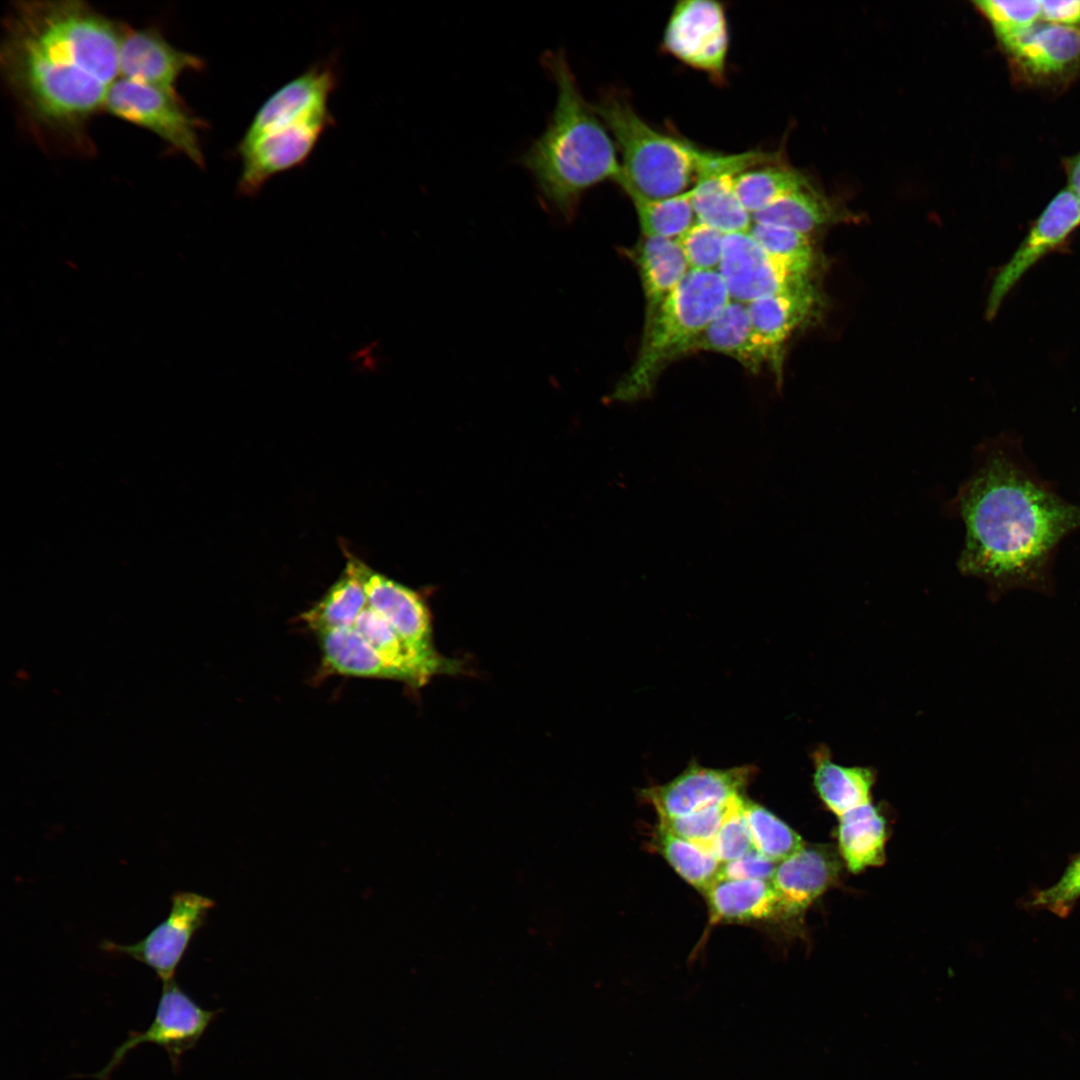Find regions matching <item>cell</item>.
<instances>
[{
    "mask_svg": "<svg viewBox=\"0 0 1080 1080\" xmlns=\"http://www.w3.org/2000/svg\"><path fill=\"white\" fill-rule=\"evenodd\" d=\"M127 26L80 0H24L3 23V81L44 145L90 152V120L118 79Z\"/></svg>",
    "mask_w": 1080,
    "mask_h": 1080,
    "instance_id": "obj_1",
    "label": "cell"
},
{
    "mask_svg": "<svg viewBox=\"0 0 1080 1080\" xmlns=\"http://www.w3.org/2000/svg\"><path fill=\"white\" fill-rule=\"evenodd\" d=\"M954 506L965 527L963 574L984 581L993 599L1054 591L1056 554L1080 530V505L1038 473L1019 438L1001 435L977 448Z\"/></svg>",
    "mask_w": 1080,
    "mask_h": 1080,
    "instance_id": "obj_2",
    "label": "cell"
},
{
    "mask_svg": "<svg viewBox=\"0 0 1080 1080\" xmlns=\"http://www.w3.org/2000/svg\"><path fill=\"white\" fill-rule=\"evenodd\" d=\"M557 88L556 104L543 133L520 157L545 205L570 222L583 194L622 178L616 145L592 104L583 98L562 50L543 56Z\"/></svg>",
    "mask_w": 1080,
    "mask_h": 1080,
    "instance_id": "obj_3",
    "label": "cell"
},
{
    "mask_svg": "<svg viewBox=\"0 0 1080 1080\" xmlns=\"http://www.w3.org/2000/svg\"><path fill=\"white\" fill-rule=\"evenodd\" d=\"M592 106L620 152L618 186L629 198L662 199L694 186L704 148L652 127L616 91L602 93Z\"/></svg>",
    "mask_w": 1080,
    "mask_h": 1080,
    "instance_id": "obj_4",
    "label": "cell"
},
{
    "mask_svg": "<svg viewBox=\"0 0 1080 1080\" xmlns=\"http://www.w3.org/2000/svg\"><path fill=\"white\" fill-rule=\"evenodd\" d=\"M729 301L718 271L690 270L645 322L636 361L609 399L633 403L649 397L663 369L693 351L698 337Z\"/></svg>",
    "mask_w": 1080,
    "mask_h": 1080,
    "instance_id": "obj_5",
    "label": "cell"
},
{
    "mask_svg": "<svg viewBox=\"0 0 1080 1080\" xmlns=\"http://www.w3.org/2000/svg\"><path fill=\"white\" fill-rule=\"evenodd\" d=\"M104 111L149 130L197 166H204L199 131L204 123L186 107L176 90H165L118 78Z\"/></svg>",
    "mask_w": 1080,
    "mask_h": 1080,
    "instance_id": "obj_6",
    "label": "cell"
},
{
    "mask_svg": "<svg viewBox=\"0 0 1080 1080\" xmlns=\"http://www.w3.org/2000/svg\"><path fill=\"white\" fill-rule=\"evenodd\" d=\"M730 31L726 8L714 0L675 4L664 28L661 49L721 85L727 78Z\"/></svg>",
    "mask_w": 1080,
    "mask_h": 1080,
    "instance_id": "obj_7",
    "label": "cell"
},
{
    "mask_svg": "<svg viewBox=\"0 0 1080 1080\" xmlns=\"http://www.w3.org/2000/svg\"><path fill=\"white\" fill-rule=\"evenodd\" d=\"M221 1010H207L198 1005L175 981L163 982L154 1018L143 1031H131L127 1039L113 1052L103 1069L90 1077L110 1080L112 1072L126 1054L143 1043H152L165 1050L175 1073L181 1056L193 1049Z\"/></svg>",
    "mask_w": 1080,
    "mask_h": 1080,
    "instance_id": "obj_8",
    "label": "cell"
},
{
    "mask_svg": "<svg viewBox=\"0 0 1080 1080\" xmlns=\"http://www.w3.org/2000/svg\"><path fill=\"white\" fill-rule=\"evenodd\" d=\"M768 160L762 150L726 154L707 150L698 179L690 189L697 222L724 234L749 232L753 220L740 202L735 181L738 175Z\"/></svg>",
    "mask_w": 1080,
    "mask_h": 1080,
    "instance_id": "obj_9",
    "label": "cell"
},
{
    "mask_svg": "<svg viewBox=\"0 0 1080 1080\" xmlns=\"http://www.w3.org/2000/svg\"><path fill=\"white\" fill-rule=\"evenodd\" d=\"M213 906L214 902L203 895L177 891L171 897L167 918L143 939L128 945L104 940L101 948L145 964L162 982L172 980L194 934L203 926Z\"/></svg>",
    "mask_w": 1080,
    "mask_h": 1080,
    "instance_id": "obj_10",
    "label": "cell"
},
{
    "mask_svg": "<svg viewBox=\"0 0 1080 1080\" xmlns=\"http://www.w3.org/2000/svg\"><path fill=\"white\" fill-rule=\"evenodd\" d=\"M332 122V118L311 120L242 138L238 145L240 193L255 195L273 176L303 164Z\"/></svg>",
    "mask_w": 1080,
    "mask_h": 1080,
    "instance_id": "obj_11",
    "label": "cell"
},
{
    "mask_svg": "<svg viewBox=\"0 0 1080 1080\" xmlns=\"http://www.w3.org/2000/svg\"><path fill=\"white\" fill-rule=\"evenodd\" d=\"M730 300L749 304L810 283L771 257L749 232L726 234L718 268Z\"/></svg>",
    "mask_w": 1080,
    "mask_h": 1080,
    "instance_id": "obj_12",
    "label": "cell"
},
{
    "mask_svg": "<svg viewBox=\"0 0 1080 1080\" xmlns=\"http://www.w3.org/2000/svg\"><path fill=\"white\" fill-rule=\"evenodd\" d=\"M1080 225V200L1067 187L1049 202L1012 257L999 270L987 300L986 315L992 319L1006 295L1044 255L1064 243Z\"/></svg>",
    "mask_w": 1080,
    "mask_h": 1080,
    "instance_id": "obj_13",
    "label": "cell"
},
{
    "mask_svg": "<svg viewBox=\"0 0 1080 1080\" xmlns=\"http://www.w3.org/2000/svg\"><path fill=\"white\" fill-rule=\"evenodd\" d=\"M755 774L752 766L713 769L692 764L670 782L642 790L659 819L683 816L741 796Z\"/></svg>",
    "mask_w": 1080,
    "mask_h": 1080,
    "instance_id": "obj_14",
    "label": "cell"
},
{
    "mask_svg": "<svg viewBox=\"0 0 1080 1080\" xmlns=\"http://www.w3.org/2000/svg\"><path fill=\"white\" fill-rule=\"evenodd\" d=\"M840 857L829 845L806 843L779 862L770 880L776 894L778 920L800 917L839 878Z\"/></svg>",
    "mask_w": 1080,
    "mask_h": 1080,
    "instance_id": "obj_15",
    "label": "cell"
},
{
    "mask_svg": "<svg viewBox=\"0 0 1080 1080\" xmlns=\"http://www.w3.org/2000/svg\"><path fill=\"white\" fill-rule=\"evenodd\" d=\"M1002 47L1016 71L1032 82H1053L1080 65V29L1040 21Z\"/></svg>",
    "mask_w": 1080,
    "mask_h": 1080,
    "instance_id": "obj_16",
    "label": "cell"
},
{
    "mask_svg": "<svg viewBox=\"0 0 1080 1080\" xmlns=\"http://www.w3.org/2000/svg\"><path fill=\"white\" fill-rule=\"evenodd\" d=\"M335 71L315 65L277 91L258 109L242 138L317 119H330L328 101L336 87Z\"/></svg>",
    "mask_w": 1080,
    "mask_h": 1080,
    "instance_id": "obj_17",
    "label": "cell"
},
{
    "mask_svg": "<svg viewBox=\"0 0 1080 1080\" xmlns=\"http://www.w3.org/2000/svg\"><path fill=\"white\" fill-rule=\"evenodd\" d=\"M348 560L362 581L368 606L413 648L425 653L437 652L433 645L431 615L423 598L359 559L350 557Z\"/></svg>",
    "mask_w": 1080,
    "mask_h": 1080,
    "instance_id": "obj_18",
    "label": "cell"
},
{
    "mask_svg": "<svg viewBox=\"0 0 1080 1080\" xmlns=\"http://www.w3.org/2000/svg\"><path fill=\"white\" fill-rule=\"evenodd\" d=\"M203 65L200 57L175 48L153 28H127L121 43L120 78L143 85L176 90L181 75Z\"/></svg>",
    "mask_w": 1080,
    "mask_h": 1080,
    "instance_id": "obj_19",
    "label": "cell"
},
{
    "mask_svg": "<svg viewBox=\"0 0 1080 1080\" xmlns=\"http://www.w3.org/2000/svg\"><path fill=\"white\" fill-rule=\"evenodd\" d=\"M817 301L810 282L747 304L753 328L770 351L776 372L781 371L785 342L815 312Z\"/></svg>",
    "mask_w": 1080,
    "mask_h": 1080,
    "instance_id": "obj_20",
    "label": "cell"
},
{
    "mask_svg": "<svg viewBox=\"0 0 1080 1080\" xmlns=\"http://www.w3.org/2000/svg\"><path fill=\"white\" fill-rule=\"evenodd\" d=\"M705 350L728 355L752 372L774 360L755 332L747 304L730 300L708 324L695 342L693 351Z\"/></svg>",
    "mask_w": 1080,
    "mask_h": 1080,
    "instance_id": "obj_21",
    "label": "cell"
},
{
    "mask_svg": "<svg viewBox=\"0 0 1080 1080\" xmlns=\"http://www.w3.org/2000/svg\"><path fill=\"white\" fill-rule=\"evenodd\" d=\"M703 894L711 923L778 920L776 894L770 881L719 878Z\"/></svg>",
    "mask_w": 1080,
    "mask_h": 1080,
    "instance_id": "obj_22",
    "label": "cell"
},
{
    "mask_svg": "<svg viewBox=\"0 0 1080 1080\" xmlns=\"http://www.w3.org/2000/svg\"><path fill=\"white\" fill-rule=\"evenodd\" d=\"M646 301L648 321L690 271L677 240L642 236L633 252Z\"/></svg>",
    "mask_w": 1080,
    "mask_h": 1080,
    "instance_id": "obj_23",
    "label": "cell"
},
{
    "mask_svg": "<svg viewBox=\"0 0 1080 1080\" xmlns=\"http://www.w3.org/2000/svg\"><path fill=\"white\" fill-rule=\"evenodd\" d=\"M813 785L820 800L837 817L871 802L875 773L871 768L843 766L832 760L825 746L812 756Z\"/></svg>",
    "mask_w": 1080,
    "mask_h": 1080,
    "instance_id": "obj_24",
    "label": "cell"
},
{
    "mask_svg": "<svg viewBox=\"0 0 1080 1080\" xmlns=\"http://www.w3.org/2000/svg\"><path fill=\"white\" fill-rule=\"evenodd\" d=\"M316 634L323 665L327 671L405 683L402 673L390 665L353 627L331 629Z\"/></svg>",
    "mask_w": 1080,
    "mask_h": 1080,
    "instance_id": "obj_25",
    "label": "cell"
},
{
    "mask_svg": "<svg viewBox=\"0 0 1080 1080\" xmlns=\"http://www.w3.org/2000/svg\"><path fill=\"white\" fill-rule=\"evenodd\" d=\"M849 213L809 184L776 200L752 215L753 223L790 229L802 234L849 219Z\"/></svg>",
    "mask_w": 1080,
    "mask_h": 1080,
    "instance_id": "obj_26",
    "label": "cell"
},
{
    "mask_svg": "<svg viewBox=\"0 0 1080 1080\" xmlns=\"http://www.w3.org/2000/svg\"><path fill=\"white\" fill-rule=\"evenodd\" d=\"M837 830L840 857L853 873L885 860L886 821L871 802L841 815Z\"/></svg>",
    "mask_w": 1080,
    "mask_h": 1080,
    "instance_id": "obj_27",
    "label": "cell"
},
{
    "mask_svg": "<svg viewBox=\"0 0 1080 1080\" xmlns=\"http://www.w3.org/2000/svg\"><path fill=\"white\" fill-rule=\"evenodd\" d=\"M367 606L368 600L362 581L348 560L338 580L301 618L316 633L350 628Z\"/></svg>",
    "mask_w": 1080,
    "mask_h": 1080,
    "instance_id": "obj_28",
    "label": "cell"
},
{
    "mask_svg": "<svg viewBox=\"0 0 1080 1080\" xmlns=\"http://www.w3.org/2000/svg\"><path fill=\"white\" fill-rule=\"evenodd\" d=\"M809 184L808 178L800 171L778 161L756 166L738 175L735 190L740 202L752 216Z\"/></svg>",
    "mask_w": 1080,
    "mask_h": 1080,
    "instance_id": "obj_29",
    "label": "cell"
},
{
    "mask_svg": "<svg viewBox=\"0 0 1080 1080\" xmlns=\"http://www.w3.org/2000/svg\"><path fill=\"white\" fill-rule=\"evenodd\" d=\"M654 847L687 883L702 893L720 878L722 863L707 849L658 824Z\"/></svg>",
    "mask_w": 1080,
    "mask_h": 1080,
    "instance_id": "obj_30",
    "label": "cell"
},
{
    "mask_svg": "<svg viewBox=\"0 0 1080 1080\" xmlns=\"http://www.w3.org/2000/svg\"><path fill=\"white\" fill-rule=\"evenodd\" d=\"M630 199L638 216L642 236L678 240L697 223L690 190L662 199Z\"/></svg>",
    "mask_w": 1080,
    "mask_h": 1080,
    "instance_id": "obj_31",
    "label": "cell"
},
{
    "mask_svg": "<svg viewBox=\"0 0 1080 1080\" xmlns=\"http://www.w3.org/2000/svg\"><path fill=\"white\" fill-rule=\"evenodd\" d=\"M743 814L754 849L768 859L779 863L804 846L796 831L763 806L744 798Z\"/></svg>",
    "mask_w": 1080,
    "mask_h": 1080,
    "instance_id": "obj_32",
    "label": "cell"
},
{
    "mask_svg": "<svg viewBox=\"0 0 1080 1080\" xmlns=\"http://www.w3.org/2000/svg\"><path fill=\"white\" fill-rule=\"evenodd\" d=\"M749 233L771 257L791 271L809 276L814 252L808 235L758 223L752 224Z\"/></svg>",
    "mask_w": 1080,
    "mask_h": 1080,
    "instance_id": "obj_33",
    "label": "cell"
},
{
    "mask_svg": "<svg viewBox=\"0 0 1080 1080\" xmlns=\"http://www.w3.org/2000/svg\"><path fill=\"white\" fill-rule=\"evenodd\" d=\"M974 5L991 24L1001 46L1041 21L1038 0H981Z\"/></svg>",
    "mask_w": 1080,
    "mask_h": 1080,
    "instance_id": "obj_34",
    "label": "cell"
},
{
    "mask_svg": "<svg viewBox=\"0 0 1080 1080\" xmlns=\"http://www.w3.org/2000/svg\"><path fill=\"white\" fill-rule=\"evenodd\" d=\"M739 797L683 816L659 819V825L710 851L720 827Z\"/></svg>",
    "mask_w": 1080,
    "mask_h": 1080,
    "instance_id": "obj_35",
    "label": "cell"
},
{
    "mask_svg": "<svg viewBox=\"0 0 1080 1080\" xmlns=\"http://www.w3.org/2000/svg\"><path fill=\"white\" fill-rule=\"evenodd\" d=\"M1080 898V852L1074 855L1061 877L1051 886L1037 890L1027 901L1032 909L1067 917Z\"/></svg>",
    "mask_w": 1080,
    "mask_h": 1080,
    "instance_id": "obj_36",
    "label": "cell"
},
{
    "mask_svg": "<svg viewBox=\"0 0 1080 1080\" xmlns=\"http://www.w3.org/2000/svg\"><path fill=\"white\" fill-rule=\"evenodd\" d=\"M726 234L697 222L677 241L690 270L718 271Z\"/></svg>",
    "mask_w": 1080,
    "mask_h": 1080,
    "instance_id": "obj_37",
    "label": "cell"
},
{
    "mask_svg": "<svg viewBox=\"0 0 1080 1080\" xmlns=\"http://www.w3.org/2000/svg\"><path fill=\"white\" fill-rule=\"evenodd\" d=\"M743 800V796L736 799L710 847V852L722 864L741 858L754 849L743 814Z\"/></svg>",
    "mask_w": 1080,
    "mask_h": 1080,
    "instance_id": "obj_38",
    "label": "cell"
},
{
    "mask_svg": "<svg viewBox=\"0 0 1080 1080\" xmlns=\"http://www.w3.org/2000/svg\"><path fill=\"white\" fill-rule=\"evenodd\" d=\"M777 864L753 849L741 858L723 863L720 878L770 881Z\"/></svg>",
    "mask_w": 1080,
    "mask_h": 1080,
    "instance_id": "obj_39",
    "label": "cell"
},
{
    "mask_svg": "<svg viewBox=\"0 0 1080 1080\" xmlns=\"http://www.w3.org/2000/svg\"><path fill=\"white\" fill-rule=\"evenodd\" d=\"M1041 4V21L1080 29V0H1045Z\"/></svg>",
    "mask_w": 1080,
    "mask_h": 1080,
    "instance_id": "obj_40",
    "label": "cell"
},
{
    "mask_svg": "<svg viewBox=\"0 0 1080 1080\" xmlns=\"http://www.w3.org/2000/svg\"><path fill=\"white\" fill-rule=\"evenodd\" d=\"M377 345L368 344L353 353L352 360L355 366L363 372L375 371L380 363Z\"/></svg>",
    "mask_w": 1080,
    "mask_h": 1080,
    "instance_id": "obj_41",
    "label": "cell"
},
{
    "mask_svg": "<svg viewBox=\"0 0 1080 1080\" xmlns=\"http://www.w3.org/2000/svg\"><path fill=\"white\" fill-rule=\"evenodd\" d=\"M1068 188L1080 200V153L1065 161Z\"/></svg>",
    "mask_w": 1080,
    "mask_h": 1080,
    "instance_id": "obj_42",
    "label": "cell"
}]
</instances>
